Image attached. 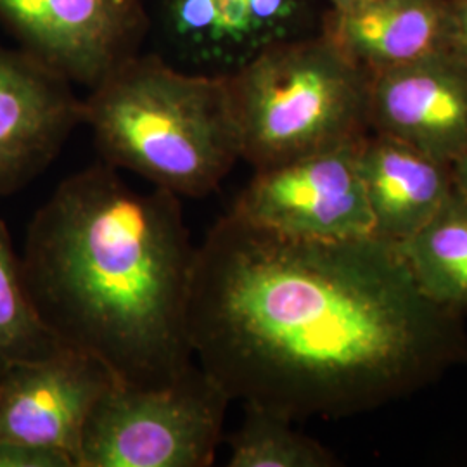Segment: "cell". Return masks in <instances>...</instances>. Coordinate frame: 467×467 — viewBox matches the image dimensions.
Returning a JSON list of instances; mask_svg holds the SVG:
<instances>
[{
	"mask_svg": "<svg viewBox=\"0 0 467 467\" xmlns=\"http://www.w3.org/2000/svg\"><path fill=\"white\" fill-rule=\"evenodd\" d=\"M189 336L231 400L291 420L368 412L467 360L464 318L422 295L395 243L301 239L231 212L196 248Z\"/></svg>",
	"mask_w": 467,
	"mask_h": 467,
	"instance_id": "cell-1",
	"label": "cell"
},
{
	"mask_svg": "<svg viewBox=\"0 0 467 467\" xmlns=\"http://www.w3.org/2000/svg\"><path fill=\"white\" fill-rule=\"evenodd\" d=\"M196 248L179 196L132 189L99 163L57 185L21 262L35 310L61 347L98 360L118 384L163 388L196 366Z\"/></svg>",
	"mask_w": 467,
	"mask_h": 467,
	"instance_id": "cell-2",
	"label": "cell"
},
{
	"mask_svg": "<svg viewBox=\"0 0 467 467\" xmlns=\"http://www.w3.org/2000/svg\"><path fill=\"white\" fill-rule=\"evenodd\" d=\"M82 123L102 163L129 170L152 187L200 200L241 160L227 77L134 54L82 100Z\"/></svg>",
	"mask_w": 467,
	"mask_h": 467,
	"instance_id": "cell-3",
	"label": "cell"
},
{
	"mask_svg": "<svg viewBox=\"0 0 467 467\" xmlns=\"http://www.w3.org/2000/svg\"><path fill=\"white\" fill-rule=\"evenodd\" d=\"M241 160L277 167L370 132V73L318 30L256 56L227 77Z\"/></svg>",
	"mask_w": 467,
	"mask_h": 467,
	"instance_id": "cell-4",
	"label": "cell"
},
{
	"mask_svg": "<svg viewBox=\"0 0 467 467\" xmlns=\"http://www.w3.org/2000/svg\"><path fill=\"white\" fill-rule=\"evenodd\" d=\"M231 397L196 364L163 388L113 384L85 424L78 467H208Z\"/></svg>",
	"mask_w": 467,
	"mask_h": 467,
	"instance_id": "cell-5",
	"label": "cell"
},
{
	"mask_svg": "<svg viewBox=\"0 0 467 467\" xmlns=\"http://www.w3.org/2000/svg\"><path fill=\"white\" fill-rule=\"evenodd\" d=\"M358 140L254 170L231 213L301 239L350 241L374 235L357 163Z\"/></svg>",
	"mask_w": 467,
	"mask_h": 467,
	"instance_id": "cell-6",
	"label": "cell"
},
{
	"mask_svg": "<svg viewBox=\"0 0 467 467\" xmlns=\"http://www.w3.org/2000/svg\"><path fill=\"white\" fill-rule=\"evenodd\" d=\"M0 19L28 54L88 88L137 54L148 25L144 0H0Z\"/></svg>",
	"mask_w": 467,
	"mask_h": 467,
	"instance_id": "cell-7",
	"label": "cell"
},
{
	"mask_svg": "<svg viewBox=\"0 0 467 467\" xmlns=\"http://www.w3.org/2000/svg\"><path fill=\"white\" fill-rule=\"evenodd\" d=\"M160 25L182 69L233 77L262 52L310 32L312 0H161Z\"/></svg>",
	"mask_w": 467,
	"mask_h": 467,
	"instance_id": "cell-8",
	"label": "cell"
},
{
	"mask_svg": "<svg viewBox=\"0 0 467 467\" xmlns=\"http://www.w3.org/2000/svg\"><path fill=\"white\" fill-rule=\"evenodd\" d=\"M117 381L98 360L57 348L0 370V440L63 451L78 467L85 424Z\"/></svg>",
	"mask_w": 467,
	"mask_h": 467,
	"instance_id": "cell-9",
	"label": "cell"
},
{
	"mask_svg": "<svg viewBox=\"0 0 467 467\" xmlns=\"http://www.w3.org/2000/svg\"><path fill=\"white\" fill-rule=\"evenodd\" d=\"M368 125L453 167L467 152V61L441 50L372 75Z\"/></svg>",
	"mask_w": 467,
	"mask_h": 467,
	"instance_id": "cell-10",
	"label": "cell"
},
{
	"mask_svg": "<svg viewBox=\"0 0 467 467\" xmlns=\"http://www.w3.org/2000/svg\"><path fill=\"white\" fill-rule=\"evenodd\" d=\"M82 123L71 84L26 50L0 47V196L26 184Z\"/></svg>",
	"mask_w": 467,
	"mask_h": 467,
	"instance_id": "cell-11",
	"label": "cell"
},
{
	"mask_svg": "<svg viewBox=\"0 0 467 467\" xmlns=\"http://www.w3.org/2000/svg\"><path fill=\"white\" fill-rule=\"evenodd\" d=\"M357 163L374 235L395 244L418 233L453 187L451 165L372 130L358 140Z\"/></svg>",
	"mask_w": 467,
	"mask_h": 467,
	"instance_id": "cell-12",
	"label": "cell"
},
{
	"mask_svg": "<svg viewBox=\"0 0 467 467\" xmlns=\"http://www.w3.org/2000/svg\"><path fill=\"white\" fill-rule=\"evenodd\" d=\"M320 30L372 77L447 50V0H366L327 11Z\"/></svg>",
	"mask_w": 467,
	"mask_h": 467,
	"instance_id": "cell-13",
	"label": "cell"
},
{
	"mask_svg": "<svg viewBox=\"0 0 467 467\" xmlns=\"http://www.w3.org/2000/svg\"><path fill=\"white\" fill-rule=\"evenodd\" d=\"M397 248L422 295L466 317L467 198L455 184L433 217Z\"/></svg>",
	"mask_w": 467,
	"mask_h": 467,
	"instance_id": "cell-14",
	"label": "cell"
},
{
	"mask_svg": "<svg viewBox=\"0 0 467 467\" xmlns=\"http://www.w3.org/2000/svg\"><path fill=\"white\" fill-rule=\"evenodd\" d=\"M244 419L229 438V467H334L337 457L293 428L291 419L244 405Z\"/></svg>",
	"mask_w": 467,
	"mask_h": 467,
	"instance_id": "cell-15",
	"label": "cell"
},
{
	"mask_svg": "<svg viewBox=\"0 0 467 467\" xmlns=\"http://www.w3.org/2000/svg\"><path fill=\"white\" fill-rule=\"evenodd\" d=\"M61 348L42 324L7 229L0 222V370Z\"/></svg>",
	"mask_w": 467,
	"mask_h": 467,
	"instance_id": "cell-16",
	"label": "cell"
},
{
	"mask_svg": "<svg viewBox=\"0 0 467 467\" xmlns=\"http://www.w3.org/2000/svg\"><path fill=\"white\" fill-rule=\"evenodd\" d=\"M0 467H77L63 451L28 445L23 441L0 440Z\"/></svg>",
	"mask_w": 467,
	"mask_h": 467,
	"instance_id": "cell-17",
	"label": "cell"
},
{
	"mask_svg": "<svg viewBox=\"0 0 467 467\" xmlns=\"http://www.w3.org/2000/svg\"><path fill=\"white\" fill-rule=\"evenodd\" d=\"M447 52L467 61V0H447Z\"/></svg>",
	"mask_w": 467,
	"mask_h": 467,
	"instance_id": "cell-18",
	"label": "cell"
},
{
	"mask_svg": "<svg viewBox=\"0 0 467 467\" xmlns=\"http://www.w3.org/2000/svg\"><path fill=\"white\" fill-rule=\"evenodd\" d=\"M453 184L467 198V152L451 167Z\"/></svg>",
	"mask_w": 467,
	"mask_h": 467,
	"instance_id": "cell-19",
	"label": "cell"
},
{
	"mask_svg": "<svg viewBox=\"0 0 467 467\" xmlns=\"http://www.w3.org/2000/svg\"><path fill=\"white\" fill-rule=\"evenodd\" d=\"M329 2V11H345V9H350L355 7L366 0H327Z\"/></svg>",
	"mask_w": 467,
	"mask_h": 467,
	"instance_id": "cell-20",
	"label": "cell"
}]
</instances>
